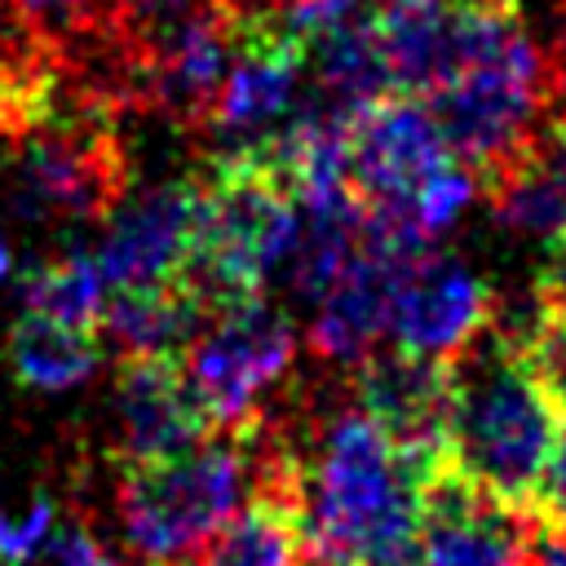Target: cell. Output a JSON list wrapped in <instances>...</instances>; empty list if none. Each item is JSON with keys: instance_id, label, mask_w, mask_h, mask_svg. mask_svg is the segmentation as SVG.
<instances>
[{"instance_id": "1", "label": "cell", "mask_w": 566, "mask_h": 566, "mask_svg": "<svg viewBox=\"0 0 566 566\" xmlns=\"http://www.w3.org/2000/svg\"><path fill=\"white\" fill-rule=\"evenodd\" d=\"M553 93L557 66L535 44L517 0H460L447 62L420 102L447 150L486 190L535 142Z\"/></svg>"}, {"instance_id": "2", "label": "cell", "mask_w": 566, "mask_h": 566, "mask_svg": "<svg viewBox=\"0 0 566 566\" xmlns=\"http://www.w3.org/2000/svg\"><path fill=\"white\" fill-rule=\"evenodd\" d=\"M292 451L310 566H420V478L358 402Z\"/></svg>"}, {"instance_id": "3", "label": "cell", "mask_w": 566, "mask_h": 566, "mask_svg": "<svg viewBox=\"0 0 566 566\" xmlns=\"http://www.w3.org/2000/svg\"><path fill=\"white\" fill-rule=\"evenodd\" d=\"M447 464L500 500L531 504L557 433V411L535 385L517 340L491 318L447 358Z\"/></svg>"}, {"instance_id": "4", "label": "cell", "mask_w": 566, "mask_h": 566, "mask_svg": "<svg viewBox=\"0 0 566 566\" xmlns=\"http://www.w3.org/2000/svg\"><path fill=\"white\" fill-rule=\"evenodd\" d=\"M296 234V199L256 146L212 155L195 172V243L177 274L203 310L261 296Z\"/></svg>"}, {"instance_id": "5", "label": "cell", "mask_w": 566, "mask_h": 566, "mask_svg": "<svg viewBox=\"0 0 566 566\" xmlns=\"http://www.w3.org/2000/svg\"><path fill=\"white\" fill-rule=\"evenodd\" d=\"M256 424L212 429L190 451L124 464L119 526L146 566H186L252 500Z\"/></svg>"}, {"instance_id": "6", "label": "cell", "mask_w": 566, "mask_h": 566, "mask_svg": "<svg viewBox=\"0 0 566 566\" xmlns=\"http://www.w3.org/2000/svg\"><path fill=\"white\" fill-rule=\"evenodd\" d=\"M9 199L31 221H88L106 217L128 195V164L111 133L106 102L93 93L53 106L13 142Z\"/></svg>"}, {"instance_id": "7", "label": "cell", "mask_w": 566, "mask_h": 566, "mask_svg": "<svg viewBox=\"0 0 566 566\" xmlns=\"http://www.w3.org/2000/svg\"><path fill=\"white\" fill-rule=\"evenodd\" d=\"M296 363V332L283 310L261 296H243L208 314V323L181 349V371L212 429H248L270 407V389L287 380Z\"/></svg>"}, {"instance_id": "8", "label": "cell", "mask_w": 566, "mask_h": 566, "mask_svg": "<svg viewBox=\"0 0 566 566\" xmlns=\"http://www.w3.org/2000/svg\"><path fill=\"white\" fill-rule=\"evenodd\" d=\"M349 186L367 212H402L411 221V195L451 159L438 119L411 93H376L345 111Z\"/></svg>"}, {"instance_id": "9", "label": "cell", "mask_w": 566, "mask_h": 566, "mask_svg": "<svg viewBox=\"0 0 566 566\" xmlns=\"http://www.w3.org/2000/svg\"><path fill=\"white\" fill-rule=\"evenodd\" d=\"M305 66V44L287 22L270 9H248L226 62V75L203 115V133L234 146H252L270 137L296 106Z\"/></svg>"}, {"instance_id": "10", "label": "cell", "mask_w": 566, "mask_h": 566, "mask_svg": "<svg viewBox=\"0 0 566 566\" xmlns=\"http://www.w3.org/2000/svg\"><path fill=\"white\" fill-rule=\"evenodd\" d=\"M539 517L451 464L420 482V566H535Z\"/></svg>"}, {"instance_id": "11", "label": "cell", "mask_w": 566, "mask_h": 566, "mask_svg": "<svg viewBox=\"0 0 566 566\" xmlns=\"http://www.w3.org/2000/svg\"><path fill=\"white\" fill-rule=\"evenodd\" d=\"M349 376L358 407L380 424V433L416 469L420 482L447 464V394H451L447 358L416 354L402 345L394 349L376 345Z\"/></svg>"}, {"instance_id": "12", "label": "cell", "mask_w": 566, "mask_h": 566, "mask_svg": "<svg viewBox=\"0 0 566 566\" xmlns=\"http://www.w3.org/2000/svg\"><path fill=\"white\" fill-rule=\"evenodd\" d=\"M115 460L146 464L190 451L212 433L199 398L186 385L181 358L172 354H128L115 376Z\"/></svg>"}, {"instance_id": "13", "label": "cell", "mask_w": 566, "mask_h": 566, "mask_svg": "<svg viewBox=\"0 0 566 566\" xmlns=\"http://www.w3.org/2000/svg\"><path fill=\"white\" fill-rule=\"evenodd\" d=\"M93 252L106 287L124 283H164L186 270L195 243V177L146 186L133 199H119Z\"/></svg>"}, {"instance_id": "14", "label": "cell", "mask_w": 566, "mask_h": 566, "mask_svg": "<svg viewBox=\"0 0 566 566\" xmlns=\"http://www.w3.org/2000/svg\"><path fill=\"white\" fill-rule=\"evenodd\" d=\"M491 310V287L464 261L429 248L394 292L389 336L402 349L451 358L495 318Z\"/></svg>"}, {"instance_id": "15", "label": "cell", "mask_w": 566, "mask_h": 566, "mask_svg": "<svg viewBox=\"0 0 566 566\" xmlns=\"http://www.w3.org/2000/svg\"><path fill=\"white\" fill-rule=\"evenodd\" d=\"M486 203L500 226L562 243L566 239V119H553L535 133V142L517 155V164L491 181Z\"/></svg>"}, {"instance_id": "16", "label": "cell", "mask_w": 566, "mask_h": 566, "mask_svg": "<svg viewBox=\"0 0 566 566\" xmlns=\"http://www.w3.org/2000/svg\"><path fill=\"white\" fill-rule=\"evenodd\" d=\"M186 566H310L296 486H256L252 500Z\"/></svg>"}, {"instance_id": "17", "label": "cell", "mask_w": 566, "mask_h": 566, "mask_svg": "<svg viewBox=\"0 0 566 566\" xmlns=\"http://www.w3.org/2000/svg\"><path fill=\"white\" fill-rule=\"evenodd\" d=\"M203 318H208L203 301L181 279H164V283H124V287H115V296H106V305H102L97 327H106L111 345L124 358L128 354H172V358H181V349L203 327Z\"/></svg>"}, {"instance_id": "18", "label": "cell", "mask_w": 566, "mask_h": 566, "mask_svg": "<svg viewBox=\"0 0 566 566\" xmlns=\"http://www.w3.org/2000/svg\"><path fill=\"white\" fill-rule=\"evenodd\" d=\"M460 0H376L371 31L389 71V88L424 97L447 62Z\"/></svg>"}, {"instance_id": "19", "label": "cell", "mask_w": 566, "mask_h": 566, "mask_svg": "<svg viewBox=\"0 0 566 566\" xmlns=\"http://www.w3.org/2000/svg\"><path fill=\"white\" fill-rule=\"evenodd\" d=\"M4 358H9V367L18 376V385L57 394V389L84 385L97 371L102 332L71 327V323H57L49 314L22 310V318L9 327Z\"/></svg>"}, {"instance_id": "20", "label": "cell", "mask_w": 566, "mask_h": 566, "mask_svg": "<svg viewBox=\"0 0 566 566\" xmlns=\"http://www.w3.org/2000/svg\"><path fill=\"white\" fill-rule=\"evenodd\" d=\"M305 57H314V75H318L327 106L349 111L376 93H389V71H385V57L371 31V13L314 35L305 44Z\"/></svg>"}, {"instance_id": "21", "label": "cell", "mask_w": 566, "mask_h": 566, "mask_svg": "<svg viewBox=\"0 0 566 566\" xmlns=\"http://www.w3.org/2000/svg\"><path fill=\"white\" fill-rule=\"evenodd\" d=\"M102 305H106V279L93 261V252H66L57 261L35 265L22 279V310L49 314L71 327L102 332Z\"/></svg>"}, {"instance_id": "22", "label": "cell", "mask_w": 566, "mask_h": 566, "mask_svg": "<svg viewBox=\"0 0 566 566\" xmlns=\"http://www.w3.org/2000/svg\"><path fill=\"white\" fill-rule=\"evenodd\" d=\"M509 336L517 340L535 385L544 389L548 407L557 411V420H566V318L557 310H548L544 301H535L531 318L522 327H509Z\"/></svg>"}, {"instance_id": "23", "label": "cell", "mask_w": 566, "mask_h": 566, "mask_svg": "<svg viewBox=\"0 0 566 566\" xmlns=\"http://www.w3.org/2000/svg\"><path fill=\"white\" fill-rule=\"evenodd\" d=\"M478 195V177L451 155L416 195H411V226L424 234V239H438L442 230H451L460 221V212L469 208V199Z\"/></svg>"}, {"instance_id": "24", "label": "cell", "mask_w": 566, "mask_h": 566, "mask_svg": "<svg viewBox=\"0 0 566 566\" xmlns=\"http://www.w3.org/2000/svg\"><path fill=\"white\" fill-rule=\"evenodd\" d=\"M57 531V509L49 495H35L22 513L0 509V566H27Z\"/></svg>"}, {"instance_id": "25", "label": "cell", "mask_w": 566, "mask_h": 566, "mask_svg": "<svg viewBox=\"0 0 566 566\" xmlns=\"http://www.w3.org/2000/svg\"><path fill=\"white\" fill-rule=\"evenodd\" d=\"M531 513L544 526L566 531V420H557V433H553L544 473H539V482L531 491Z\"/></svg>"}, {"instance_id": "26", "label": "cell", "mask_w": 566, "mask_h": 566, "mask_svg": "<svg viewBox=\"0 0 566 566\" xmlns=\"http://www.w3.org/2000/svg\"><path fill=\"white\" fill-rule=\"evenodd\" d=\"M57 535V531H53ZM53 566H119L88 531L80 526H66L57 539H53Z\"/></svg>"}, {"instance_id": "27", "label": "cell", "mask_w": 566, "mask_h": 566, "mask_svg": "<svg viewBox=\"0 0 566 566\" xmlns=\"http://www.w3.org/2000/svg\"><path fill=\"white\" fill-rule=\"evenodd\" d=\"M13 13L31 18V22H53L57 31H75L88 13H93V0H9Z\"/></svg>"}, {"instance_id": "28", "label": "cell", "mask_w": 566, "mask_h": 566, "mask_svg": "<svg viewBox=\"0 0 566 566\" xmlns=\"http://www.w3.org/2000/svg\"><path fill=\"white\" fill-rule=\"evenodd\" d=\"M195 0H115V18H124V22H133V27H150V22H164V18H172V13H181V9H190Z\"/></svg>"}, {"instance_id": "29", "label": "cell", "mask_w": 566, "mask_h": 566, "mask_svg": "<svg viewBox=\"0 0 566 566\" xmlns=\"http://www.w3.org/2000/svg\"><path fill=\"white\" fill-rule=\"evenodd\" d=\"M535 301H544L548 310H557V314L566 318V261H557V256H553V265L544 270L539 287H535Z\"/></svg>"}, {"instance_id": "30", "label": "cell", "mask_w": 566, "mask_h": 566, "mask_svg": "<svg viewBox=\"0 0 566 566\" xmlns=\"http://www.w3.org/2000/svg\"><path fill=\"white\" fill-rule=\"evenodd\" d=\"M535 566H566V531L539 522L535 531Z\"/></svg>"}, {"instance_id": "31", "label": "cell", "mask_w": 566, "mask_h": 566, "mask_svg": "<svg viewBox=\"0 0 566 566\" xmlns=\"http://www.w3.org/2000/svg\"><path fill=\"white\" fill-rule=\"evenodd\" d=\"M243 9H270V13H279V4H287V0H239Z\"/></svg>"}, {"instance_id": "32", "label": "cell", "mask_w": 566, "mask_h": 566, "mask_svg": "<svg viewBox=\"0 0 566 566\" xmlns=\"http://www.w3.org/2000/svg\"><path fill=\"white\" fill-rule=\"evenodd\" d=\"M9 265H13V256H9V243H4V239H0V279H4V274H9Z\"/></svg>"}, {"instance_id": "33", "label": "cell", "mask_w": 566, "mask_h": 566, "mask_svg": "<svg viewBox=\"0 0 566 566\" xmlns=\"http://www.w3.org/2000/svg\"><path fill=\"white\" fill-rule=\"evenodd\" d=\"M553 256H557V261H566V239H562V243H553Z\"/></svg>"}]
</instances>
